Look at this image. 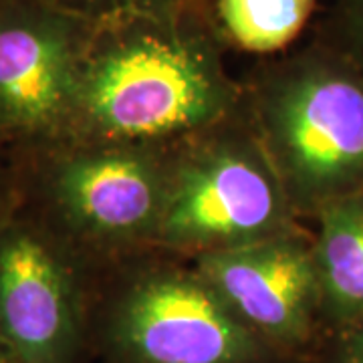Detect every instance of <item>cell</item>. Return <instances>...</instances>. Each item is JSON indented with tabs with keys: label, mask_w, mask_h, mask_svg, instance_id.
Listing matches in <instances>:
<instances>
[{
	"label": "cell",
	"mask_w": 363,
	"mask_h": 363,
	"mask_svg": "<svg viewBox=\"0 0 363 363\" xmlns=\"http://www.w3.org/2000/svg\"><path fill=\"white\" fill-rule=\"evenodd\" d=\"M242 105L298 220L363 192V73L313 37L264 59Z\"/></svg>",
	"instance_id": "cell-2"
},
{
	"label": "cell",
	"mask_w": 363,
	"mask_h": 363,
	"mask_svg": "<svg viewBox=\"0 0 363 363\" xmlns=\"http://www.w3.org/2000/svg\"><path fill=\"white\" fill-rule=\"evenodd\" d=\"M313 222V255L329 339L363 323V192L325 206Z\"/></svg>",
	"instance_id": "cell-9"
},
{
	"label": "cell",
	"mask_w": 363,
	"mask_h": 363,
	"mask_svg": "<svg viewBox=\"0 0 363 363\" xmlns=\"http://www.w3.org/2000/svg\"><path fill=\"white\" fill-rule=\"evenodd\" d=\"M319 0H210L208 14L226 49L277 57L311 23Z\"/></svg>",
	"instance_id": "cell-10"
},
{
	"label": "cell",
	"mask_w": 363,
	"mask_h": 363,
	"mask_svg": "<svg viewBox=\"0 0 363 363\" xmlns=\"http://www.w3.org/2000/svg\"><path fill=\"white\" fill-rule=\"evenodd\" d=\"M89 350L101 363H291L186 257L145 248L93 271Z\"/></svg>",
	"instance_id": "cell-4"
},
{
	"label": "cell",
	"mask_w": 363,
	"mask_h": 363,
	"mask_svg": "<svg viewBox=\"0 0 363 363\" xmlns=\"http://www.w3.org/2000/svg\"><path fill=\"white\" fill-rule=\"evenodd\" d=\"M210 14L93 23L65 138L174 147L242 109Z\"/></svg>",
	"instance_id": "cell-1"
},
{
	"label": "cell",
	"mask_w": 363,
	"mask_h": 363,
	"mask_svg": "<svg viewBox=\"0 0 363 363\" xmlns=\"http://www.w3.org/2000/svg\"><path fill=\"white\" fill-rule=\"evenodd\" d=\"M14 202V178L11 150L0 143V218Z\"/></svg>",
	"instance_id": "cell-14"
},
{
	"label": "cell",
	"mask_w": 363,
	"mask_h": 363,
	"mask_svg": "<svg viewBox=\"0 0 363 363\" xmlns=\"http://www.w3.org/2000/svg\"><path fill=\"white\" fill-rule=\"evenodd\" d=\"M315 39L343 55L363 73V0H331Z\"/></svg>",
	"instance_id": "cell-12"
},
{
	"label": "cell",
	"mask_w": 363,
	"mask_h": 363,
	"mask_svg": "<svg viewBox=\"0 0 363 363\" xmlns=\"http://www.w3.org/2000/svg\"><path fill=\"white\" fill-rule=\"evenodd\" d=\"M0 363H14L13 357L9 355V351L2 347V343H0Z\"/></svg>",
	"instance_id": "cell-15"
},
{
	"label": "cell",
	"mask_w": 363,
	"mask_h": 363,
	"mask_svg": "<svg viewBox=\"0 0 363 363\" xmlns=\"http://www.w3.org/2000/svg\"><path fill=\"white\" fill-rule=\"evenodd\" d=\"M93 23L59 0H0V143L65 138Z\"/></svg>",
	"instance_id": "cell-7"
},
{
	"label": "cell",
	"mask_w": 363,
	"mask_h": 363,
	"mask_svg": "<svg viewBox=\"0 0 363 363\" xmlns=\"http://www.w3.org/2000/svg\"><path fill=\"white\" fill-rule=\"evenodd\" d=\"M301 226L245 105L230 119L174 147L154 248L196 259Z\"/></svg>",
	"instance_id": "cell-5"
},
{
	"label": "cell",
	"mask_w": 363,
	"mask_h": 363,
	"mask_svg": "<svg viewBox=\"0 0 363 363\" xmlns=\"http://www.w3.org/2000/svg\"><path fill=\"white\" fill-rule=\"evenodd\" d=\"M93 269L14 196L0 218V343L14 363H85Z\"/></svg>",
	"instance_id": "cell-6"
},
{
	"label": "cell",
	"mask_w": 363,
	"mask_h": 363,
	"mask_svg": "<svg viewBox=\"0 0 363 363\" xmlns=\"http://www.w3.org/2000/svg\"><path fill=\"white\" fill-rule=\"evenodd\" d=\"M317 363H363V323L327 339Z\"/></svg>",
	"instance_id": "cell-13"
},
{
	"label": "cell",
	"mask_w": 363,
	"mask_h": 363,
	"mask_svg": "<svg viewBox=\"0 0 363 363\" xmlns=\"http://www.w3.org/2000/svg\"><path fill=\"white\" fill-rule=\"evenodd\" d=\"M226 305L291 363L319 362L327 343L311 230L190 259Z\"/></svg>",
	"instance_id": "cell-8"
},
{
	"label": "cell",
	"mask_w": 363,
	"mask_h": 363,
	"mask_svg": "<svg viewBox=\"0 0 363 363\" xmlns=\"http://www.w3.org/2000/svg\"><path fill=\"white\" fill-rule=\"evenodd\" d=\"M174 147L59 138L11 150L14 196L95 271L154 248Z\"/></svg>",
	"instance_id": "cell-3"
},
{
	"label": "cell",
	"mask_w": 363,
	"mask_h": 363,
	"mask_svg": "<svg viewBox=\"0 0 363 363\" xmlns=\"http://www.w3.org/2000/svg\"><path fill=\"white\" fill-rule=\"evenodd\" d=\"M91 23L208 13L210 0H59Z\"/></svg>",
	"instance_id": "cell-11"
}]
</instances>
